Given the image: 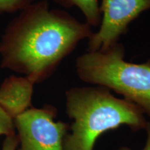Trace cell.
<instances>
[{"label":"cell","mask_w":150,"mask_h":150,"mask_svg":"<svg viewBox=\"0 0 150 150\" xmlns=\"http://www.w3.org/2000/svg\"><path fill=\"white\" fill-rule=\"evenodd\" d=\"M93 33L88 24L51 9L47 0L33 2L7 24L0 40L1 67L40 83Z\"/></svg>","instance_id":"cell-1"},{"label":"cell","mask_w":150,"mask_h":150,"mask_svg":"<svg viewBox=\"0 0 150 150\" xmlns=\"http://www.w3.org/2000/svg\"><path fill=\"white\" fill-rule=\"evenodd\" d=\"M65 97L66 113L73 122L63 140L64 150H93L106 131L126 125L137 132L147 125L145 115L136 105L117 98L102 86L72 88Z\"/></svg>","instance_id":"cell-2"},{"label":"cell","mask_w":150,"mask_h":150,"mask_svg":"<svg viewBox=\"0 0 150 150\" xmlns=\"http://www.w3.org/2000/svg\"><path fill=\"white\" fill-rule=\"evenodd\" d=\"M76 70L86 83L102 86L122 95L150 117V60L133 63L125 60L122 45L79 56Z\"/></svg>","instance_id":"cell-3"},{"label":"cell","mask_w":150,"mask_h":150,"mask_svg":"<svg viewBox=\"0 0 150 150\" xmlns=\"http://www.w3.org/2000/svg\"><path fill=\"white\" fill-rule=\"evenodd\" d=\"M57 109L51 105L31 107L13 120L19 139L18 150H64L70 126L55 121Z\"/></svg>","instance_id":"cell-4"},{"label":"cell","mask_w":150,"mask_h":150,"mask_svg":"<svg viewBox=\"0 0 150 150\" xmlns=\"http://www.w3.org/2000/svg\"><path fill=\"white\" fill-rule=\"evenodd\" d=\"M150 9V0H102L100 27L88 39V52L104 51L117 42L131 22Z\"/></svg>","instance_id":"cell-5"},{"label":"cell","mask_w":150,"mask_h":150,"mask_svg":"<svg viewBox=\"0 0 150 150\" xmlns=\"http://www.w3.org/2000/svg\"><path fill=\"white\" fill-rule=\"evenodd\" d=\"M34 83L25 76L11 75L0 86V108L13 120L31 106Z\"/></svg>","instance_id":"cell-6"},{"label":"cell","mask_w":150,"mask_h":150,"mask_svg":"<svg viewBox=\"0 0 150 150\" xmlns=\"http://www.w3.org/2000/svg\"><path fill=\"white\" fill-rule=\"evenodd\" d=\"M54 1L65 8L78 7L83 13L86 23L91 27L100 25L102 13L98 0H54Z\"/></svg>","instance_id":"cell-7"},{"label":"cell","mask_w":150,"mask_h":150,"mask_svg":"<svg viewBox=\"0 0 150 150\" xmlns=\"http://www.w3.org/2000/svg\"><path fill=\"white\" fill-rule=\"evenodd\" d=\"M34 0H0V13L20 12L33 3Z\"/></svg>","instance_id":"cell-8"},{"label":"cell","mask_w":150,"mask_h":150,"mask_svg":"<svg viewBox=\"0 0 150 150\" xmlns=\"http://www.w3.org/2000/svg\"><path fill=\"white\" fill-rule=\"evenodd\" d=\"M13 120L0 108V136H11L16 135Z\"/></svg>","instance_id":"cell-9"},{"label":"cell","mask_w":150,"mask_h":150,"mask_svg":"<svg viewBox=\"0 0 150 150\" xmlns=\"http://www.w3.org/2000/svg\"><path fill=\"white\" fill-rule=\"evenodd\" d=\"M19 145V139L17 135L7 136L4 140L1 150H17Z\"/></svg>","instance_id":"cell-10"},{"label":"cell","mask_w":150,"mask_h":150,"mask_svg":"<svg viewBox=\"0 0 150 150\" xmlns=\"http://www.w3.org/2000/svg\"><path fill=\"white\" fill-rule=\"evenodd\" d=\"M146 132H147V140H146V143L145 147L142 150H150V122H148L147 127L145 128ZM117 150H132L131 148L128 147H120Z\"/></svg>","instance_id":"cell-11"}]
</instances>
